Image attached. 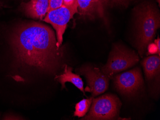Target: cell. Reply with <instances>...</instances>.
<instances>
[{
    "instance_id": "obj_1",
    "label": "cell",
    "mask_w": 160,
    "mask_h": 120,
    "mask_svg": "<svg viewBox=\"0 0 160 120\" xmlns=\"http://www.w3.org/2000/svg\"><path fill=\"white\" fill-rule=\"evenodd\" d=\"M10 44L19 66L53 73L62 63V50L58 47L54 32L38 22L21 24L13 30Z\"/></svg>"
},
{
    "instance_id": "obj_2",
    "label": "cell",
    "mask_w": 160,
    "mask_h": 120,
    "mask_svg": "<svg viewBox=\"0 0 160 120\" xmlns=\"http://www.w3.org/2000/svg\"><path fill=\"white\" fill-rule=\"evenodd\" d=\"M135 16L137 47L142 57L160 27V12L154 4L146 3L136 8Z\"/></svg>"
},
{
    "instance_id": "obj_3",
    "label": "cell",
    "mask_w": 160,
    "mask_h": 120,
    "mask_svg": "<svg viewBox=\"0 0 160 120\" xmlns=\"http://www.w3.org/2000/svg\"><path fill=\"white\" fill-rule=\"evenodd\" d=\"M139 61V56L135 52L120 45H116L101 71L111 79L119 72L132 67Z\"/></svg>"
},
{
    "instance_id": "obj_4",
    "label": "cell",
    "mask_w": 160,
    "mask_h": 120,
    "mask_svg": "<svg viewBox=\"0 0 160 120\" xmlns=\"http://www.w3.org/2000/svg\"><path fill=\"white\" fill-rule=\"evenodd\" d=\"M88 114L82 120H108L118 119L121 102L117 96L112 94L92 99Z\"/></svg>"
},
{
    "instance_id": "obj_5",
    "label": "cell",
    "mask_w": 160,
    "mask_h": 120,
    "mask_svg": "<svg viewBox=\"0 0 160 120\" xmlns=\"http://www.w3.org/2000/svg\"><path fill=\"white\" fill-rule=\"evenodd\" d=\"M76 13H78V3L71 6L62 5L58 8L48 12L43 20L51 24L56 30L58 47H60L62 43L63 36L68 22Z\"/></svg>"
},
{
    "instance_id": "obj_6",
    "label": "cell",
    "mask_w": 160,
    "mask_h": 120,
    "mask_svg": "<svg viewBox=\"0 0 160 120\" xmlns=\"http://www.w3.org/2000/svg\"><path fill=\"white\" fill-rule=\"evenodd\" d=\"M78 72L86 78L87 86L84 91L91 93L93 97L108 89L110 79L99 68L86 65L79 69Z\"/></svg>"
},
{
    "instance_id": "obj_7",
    "label": "cell",
    "mask_w": 160,
    "mask_h": 120,
    "mask_svg": "<svg viewBox=\"0 0 160 120\" xmlns=\"http://www.w3.org/2000/svg\"><path fill=\"white\" fill-rule=\"evenodd\" d=\"M114 84L119 92L126 96L134 95L143 85V79L139 68L117 74L113 78Z\"/></svg>"
},
{
    "instance_id": "obj_8",
    "label": "cell",
    "mask_w": 160,
    "mask_h": 120,
    "mask_svg": "<svg viewBox=\"0 0 160 120\" xmlns=\"http://www.w3.org/2000/svg\"><path fill=\"white\" fill-rule=\"evenodd\" d=\"M108 0H77L78 13L80 15L93 18L104 16V7Z\"/></svg>"
},
{
    "instance_id": "obj_9",
    "label": "cell",
    "mask_w": 160,
    "mask_h": 120,
    "mask_svg": "<svg viewBox=\"0 0 160 120\" xmlns=\"http://www.w3.org/2000/svg\"><path fill=\"white\" fill-rule=\"evenodd\" d=\"M21 5L27 17L42 20L48 12V0H30Z\"/></svg>"
},
{
    "instance_id": "obj_10",
    "label": "cell",
    "mask_w": 160,
    "mask_h": 120,
    "mask_svg": "<svg viewBox=\"0 0 160 120\" xmlns=\"http://www.w3.org/2000/svg\"><path fill=\"white\" fill-rule=\"evenodd\" d=\"M72 68L67 65L64 66V71L62 74L57 76L55 79L62 84V89L65 88V84L67 82L73 84L77 88L82 91L85 95V91L83 88V83L82 79L79 75L72 72Z\"/></svg>"
},
{
    "instance_id": "obj_11",
    "label": "cell",
    "mask_w": 160,
    "mask_h": 120,
    "mask_svg": "<svg viewBox=\"0 0 160 120\" xmlns=\"http://www.w3.org/2000/svg\"><path fill=\"white\" fill-rule=\"evenodd\" d=\"M160 56L152 55L145 58L142 62L146 78L151 80L157 75L160 70Z\"/></svg>"
},
{
    "instance_id": "obj_12",
    "label": "cell",
    "mask_w": 160,
    "mask_h": 120,
    "mask_svg": "<svg viewBox=\"0 0 160 120\" xmlns=\"http://www.w3.org/2000/svg\"><path fill=\"white\" fill-rule=\"evenodd\" d=\"M93 98L94 97L92 96L88 98H84L77 103L75 106V111L74 112V116H77L79 118L85 116L86 113L90 109Z\"/></svg>"
},
{
    "instance_id": "obj_13",
    "label": "cell",
    "mask_w": 160,
    "mask_h": 120,
    "mask_svg": "<svg viewBox=\"0 0 160 120\" xmlns=\"http://www.w3.org/2000/svg\"><path fill=\"white\" fill-rule=\"evenodd\" d=\"M63 5V0H48V12L60 7Z\"/></svg>"
},
{
    "instance_id": "obj_14",
    "label": "cell",
    "mask_w": 160,
    "mask_h": 120,
    "mask_svg": "<svg viewBox=\"0 0 160 120\" xmlns=\"http://www.w3.org/2000/svg\"><path fill=\"white\" fill-rule=\"evenodd\" d=\"M148 52L150 54H158L160 56V53L158 51V48L155 44L151 43L148 46Z\"/></svg>"
},
{
    "instance_id": "obj_15",
    "label": "cell",
    "mask_w": 160,
    "mask_h": 120,
    "mask_svg": "<svg viewBox=\"0 0 160 120\" xmlns=\"http://www.w3.org/2000/svg\"><path fill=\"white\" fill-rule=\"evenodd\" d=\"M112 1L113 2L116 4L127 7L129 5L131 0H112Z\"/></svg>"
},
{
    "instance_id": "obj_16",
    "label": "cell",
    "mask_w": 160,
    "mask_h": 120,
    "mask_svg": "<svg viewBox=\"0 0 160 120\" xmlns=\"http://www.w3.org/2000/svg\"><path fill=\"white\" fill-rule=\"evenodd\" d=\"M78 3L77 0H63V5L65 6H71Z\"/></svg>"
},
{
    "instance_id": "obj_17",
    "label": "cell",
    "mask_w": 160,
    "mask_h": 120,
    "mask_svg": "<svg viewBox=\"0 0 160 120\" xmlns=\"http://www.w3.org/2000/svg\"><path fill=\"white\" fill-rule=\"evenodd\" d=\"M155 44H156V46H157V48H158V51H159V53H160V38H158V39H156L154 41Z\"/></svg>"
},
{
    "instance_id": "obj_18",
    "label": "cell",
    "mask_w": 160,
    "mask_h": 120,
    "mask_svg": "<svg viewBox=\"0 0 160 120\" xmlns=\"http://www.w3.org/2000/svg\"><path fill=\"white\" fill-rule=\"evenodd\" d=\"M4 5H3L2 3L0 1V7H3Z\"/></svg>"
}]
</instances>
